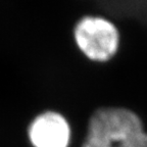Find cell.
Instances as JSON below:
<instances>
[{"instance_id": "1", "label": "cell", "mask_w": 147, "mask_h": 147, "mask_svg": "<svg viewBox=\"0 0 147 147\" xmlns=\"http://www.w3.org/2000/svg\"><path fill=\"white\" fill-rule=\"evenodd\" d=\"M82 147H147V133L132 110L100 108L90 119Z\"/></svg>"}, {"instance_id": "2", "label": "cell", "mask_w": 147, "mask_h": 147, "mask_svg": "<svg viewBox=\"0 0 147 147\" xmlns=\"http://www.w3.org/2000/svg\"><path fill=\"white\" fill-rule=\"evenodd\" d=\"M75 40L84 54L94 61H107L119 48V34L117 27L101 16H84L74 30Z\"/></svg>"}, {"instance_id": "3", "label": "cell", "mask_w": 147, "mask_h": 147, "mask_svg": "<svg viewBox=\"0 0 147 147\" xmlns=\"http://www.w3.org/2000/svg\"><path fill=\"white\" fill-rule=\"evenodd\" d=\"M28 135L34 147H67L71 128L63 115L46 111L33 119Z\"/></svg>"}]
</instances>
